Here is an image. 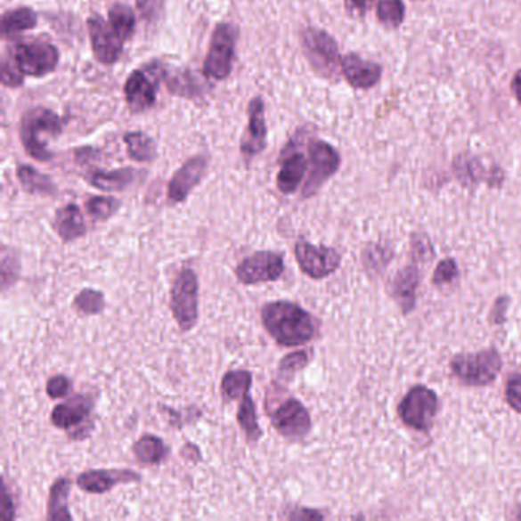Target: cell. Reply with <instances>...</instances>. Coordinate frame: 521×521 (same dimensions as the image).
<instances>
[{"instance_id":"6da1fadb","label":"cell","mask_w":521,"mask_h":521,"mask_svg":"<svg viewBox=\"0 0 521 521\" xmlns=\"http://www.w3.org/2000/svg\"><path fill=\"white\" fill-rule=\"evenodd\" d=\"M262 326L275 344L285 349H294L311 343L317 337V318L300 305L289 300L265 303L260 309Z\"/></svg>"},{"instance_id":"7a4b0ae2","label":"cell","mask_w":521,"mask_h":521,"mask_svg":"<svg viewBox=\"0 0 521 521\" xmlns=\"http://www.w3.org/2000/svg\"><path fill=\"white\" fill-rule=\"evenodd\" d=\"M170 309L183 333H189L199 322V277L191 268H183L173 280Z\"/></svg>"},{"instance_id":"3957f363","label":"cell","mask_w":521,"mask_h":521,"mask_svg":"<svg viewBox=\"0 0 521 521\" xmlns=\"http://www.w3.org/2000/svg\"><path fill=\"white\" fill-rule=\"evenodd\" d=\"M95 409V398L89 393H78L65 403L55 405L51 413V422L55 428L63 430L70 441H85L95 428L92 411Z\"/></svg>"},{"instance_id":"277c9868","label":"cell","mask_w":521,"mask_h":521,"mask_svg":"<svg viewBox=\"0 0 521 521\" xmlns=\"http://www.w3.org/2000/svg\"><path fill=\"white\" fill-rule=\"evenodd\" d=\"M61 132V119L48 109H33L23 117L20 140L28 155L40 162L51 161L53 153L48 151L42 134H57Z\"/></svg>"},{"instance_id":"5b68a950","label":"cell","mask_w":521,"mask_h":521,"mask_svg":"<svg viewBox=\"0 0 521 521\" xmlns=\"http://www.w3.org/2000/svg\"><path fill=\"white\" fill-rule=\"evenodd\" d=\"M285 269V254L264 249L243 257L234 268V274L240 285L258 286L279 281Z\"/></svg>"},{"instance_id":"8992f818","label":"cell","mask_w":521,"mask_h":521,"mask_svg":"<svg viewBox=\"0 0 521 521\" xmlns=\"http://www.w3.org/2000/svg\"><path fill=\"white\" fill-rule=\"evenodd\" d=\"M301 40L305 54L318 76L324 78H335L338 76V69L341 68L338 45L330 34L318 28H307Z\"/></svg>"},{"instance_id":"52a82bcc","label":"cell","mask_w":521,"mask_h":521,"mask_svg":"<svg viewBox=\"0 0 521 521\" xmlns=\"http://www.w3.org/2000/svg\"><path fill=\"white\" fill-rule=\"evenodd\" d=\"M266 414L271 419L273 428L288 441H301L311 433V414L300 399H283L274 409H268Z\"/></svg>"},{"instance_id":"ba28073f","label":"cell","mask_w":521,"mask_h":521,"mask_svg":"<svg viewBox=\"0 0 521 521\" xmlns=\"http://www.w3.org/2000/svg\"><path fill=\"white\" fill-rule=\"evenodd\" d=\"M307 153H309V175L301 193L305 199L315 196L318 190L322 189V183L338 172L339 164H341L338 151L324 141H311L307 147Z\"/></svg>"},{"instance_id":"9c48e42d","label":"cell","mask_w":521,"mask_h":521,"mask_svg":"<svg viewBox=\"0 0 521 521\" xmlns=\"http://www.w3.org/2000/svg\"><path fill=\"white\" fill-rule=\"evenodd\" d=\"M236 28L228 23L217 25L211 36L210 49L205 57L204 74L215 80L230 76L236 49Z\"/></svg>"},{"instance_id":"30bf717a","label":"cell","mask_w":521,"mask_h":521,"mask_svg":"<svg viewBox=\"0 0 521 521\" xmlns=\"http://www.w3.org/2000/svg\"><path fill=\"white\" fill-rule=\"evenodd\" d=\"M501 369V358L495 349L484 350L476 355L456 356L452 370L459 379L469 386H486L494 381Z\"/></svg>"},{"instance_id":"8fae6325","label":"cell","mask_w":521,"mask_h":521,"mask_svg":"<svg viewBox=\"0 0 521 521\" xmlns=\"http://www.w3.org/2000/svg\"><path fill=\"white\" fill-rule=\"evenodd\" d=\"M294 254L301 273L312 280L326 279L341 265V254L335 248L312 245L303 239L296 243Z\"/></svg>"},{"instance_id":"7c38bea8","label":"cell","mask_w":521,"mask_h":521,"mask_svg":"<svg viewBox=\"0 0 521 521\" xmlns=\"http://www.w3.org/2000/svg\"><path fill=\"white\" fill-rule=\"evenodd\" d=\"M14 61L25 76L44 77L55 69L59 51L45 40H28L14 48Z\"/></svg>"},{"instance_id":"4fadbf2b","label":"cell","mask_w":521,"mask_h":521,"mask_svg":"<svg viewBox=\"0 0 521 521\" xmlns=\"http://www.w3.org/2000/svg\"><path fill=\"white\" fill-rule=\"evenodd\" d=\"M142 480L138 471L130 468H100V469H86L78 474L76 484L83 493L87 494H106L119 484H138Z\"/></svg>"},{"instance_id":"5bb4252c","label":"cell","mask_w":521,"mask_h":521,"mask_svg":"<svg viewBox=\"0 0 521 521\" xmlns=\"http://www.w3.org/2000/svg\"><path fill=\"white\" fill-rule=\"evenodd\" d=\"M437 411V398L430 388H411L407 396L399 405L401 419L414 430H427L430 428L431 422L435 419Z\"/></svg>"},{"instance_id":"9a60e30c","label":"cell","mask_w":521,"mask_h":521,"mask_svg":"<svg viewBox=\"0 0 521 521\" xmlns=\"http://www.w3.org/2000/svg\"><path fill=\"white\" fill-rule=\"evenodd\" d=\"M208 161L205 156H194L185 162L178 172L173 175V178L167 187V199L170 204H181L189 198L196 185H199L207 173Z\"/></svg>"},{"instance_id":"2e32d148","label":"cell","mask_w":521,"mask_h":521,"mask_svg":"<svg viewBox=\"0 0 521 521\" xmlns=\"http://www.w3.org/2000/svg\"><path fill=\"white\" fill-rule=\"evenodd\" d=\"M89 36H91L92 49L97 60L102 65H112L118 60L123 49V40L118 34L113 31V28L104 22L100 16H92L87 22Z\"/></svg>"},{"instance_id":"e0dca14e","label":"cell","mask_w":521,"mask_h":521,"mask_svg":"<svg viewBox=\"0 0 521 521\" xmlns=\"http://www.w3.org/2000/svg\"><path fill=\"white\" fill-rule=\"evenodd\" d=\"M266 147V124H265L264 100L256 97L248 106V127L240 142V151L247 161L262 153Z\"/></svg>"},{"instance_id":"ac0fdd59","label":"cell","mask_w":521,"mask_h":521,"mask_svg":"<svg viewBox=\"0 0 521 521\" xmlns=\"http://www.w3.org/2000/svg\"><path fill=\"white\" fill-rule=\"evenodd\" d=\"M341 70L350 86L355 89H371L381 81L382 66L375 61L362 59L358 54L344 55L341 59Z\"/></svg>"},{"instance_id":"d6986e66","label":"cell","mask_w":521,"mask_h":521,"mask_svg":"<svg viewBox=\"0 0 521 521\" xmlns=\"http://www.w3.org/2000/svg\"><path fill=\"white\" fill-rule=\"evenodd\" d=\"M55 234L65 243L74 242L87 234V224L77 204H66L55 211L53 219Z\"/></svg>"},{"instance_id":"ffe728a7","label":"cell","mask_w":521,"mask_h":521,"mask_svg":"<svg viewBox=\"0 0 521 521\" xmlns=\"http://www.w3.org/2000/svg\"><path fill=\"white\" fill-rule=\"evenodd\" d=\"M124 94L132 112H144L156 102L155 87L141 70H134L130 74L126 81Z\"/></svg>"},{"instance_id":"44dd1931","label":"cell","mask_w":521,"mask_h":521,"mask_svg":"<svg viewBox=\"0 0 521 521\" xmlns=\"http://www.w3.org/2000/svg\"><path fill=\"white\" fill-rule=\"evenodd\" d=\"M307 172L306 156L300 151H292L281 161L279 175H277V189L280 193H296L300 189L301 183Z\"/></svg>"},{"instance_id":"7402d4cb","label":"cell","mask_w":521,"mask_h":521,"mask_svg":"<svg viewBox=\"0 0 521 521\" xmlns=\"http://www.w3.org/2000/svg\"><path fill=\"white\" fill-rule=\"evenodd\" d=\"M72 482L69 477L55 478L49 488L48 506H46V520L70 521L74 517L69 510V495Z\"/></svg>"},{"instance_id":"603a6c76","label":"cell","mask_w":521,"mask_h":521,"mask_svg":"<svg viewBox=\"0 0 521 521\" xmlns=\"http://www.w3.org/2000/svg\"><path fill=\"white\" fill-rule=\"evenodd\" d=\"M132 452L138 462L145 467H158L166 462L170 456V450L161 437L144 433L138 441L132 445Z\"/></svg>"},{"instance_id":"cb8c5ba5","label":"cell","mask_w":521,"mask_h":521,"mask_svg":"<svg viewBox=\"0 0 521 521\" xmlns=\"http://www.w3.org/2000/svg\"><path fill=\"white\" fill-rule=\"evenodd\" d=\"M134 168H118V170H92L87 173L86 181L91 183L94 189L102 190V191H123L130 187L134 181Z\"/></svg>"},{"instance_id":"d4e9b609","label":"cell","mask_w":521,"mask_h":521,"mask_svg":"<svg viewBox=\"0 0 521 521\" xmlns=\"http://www.w3.org/2000/svg\"><path fill=\"white\" fill-rule=\"evenodd\" d=\"M237 424L240 427L245 439L249 444H257L264 437V430L258 424L257 407L254 403L251 393H247L242 399L239 401L236 414Z\"/></svg>"},{"instance_id":"484cf974","label":"cell","mask_w":521,"mask_h":521,"mask_svg":"<svg viewBox=\"0 0 521 521\" xmlns=\"http://www.w3.org/2000/svg\"><path fill=\"white\" fill-rule=\"evenodd\" d=\"M253 379V371L245 370V369L225 371V375L221 379V396L224 403L240 401L242 396L251 390Z\"/></svg>"},{"instance_id":"4316f807","label":"cell","mask_w":521,"mask_h":521,"mask_svg":"<svg viewBox=\"0 0 521 521\" xmlns=\"http://www.w3.org/2000/svg\"><path fill=\"white\" fill-rule=\"evenodd\" d=\"M17 179L27 193L37 196H54L57 193L54 181L28 164L17 167Z\"/></svg>"},{"instance_id":"83f0119b","label":"cell","mask_w":521,"mask_h":521,"mask_svg":"<svg viewBox=\"0 0 521 521\" xmlns=\"http://www.w3.org/2000/svg\"><path fill=\"white\" fill-rule=\"evenodd\" d=\"M37 23V14L31 8H17L6 12L2 17V36L10 37L14 34L33 29Z\"/></svg>"},{"instance_id":"f1b7e54d","label":"cell","mask_w":521,"mask_h":521,"mask_svg":"<svg viewBox=\"0 0 521 521\" xmlns=\"http://www.w3.org/2000/svg\"><path fill=\"white\" fill-rule=\"evenodd\" d=\"M312 358H313L312 349L296 350L283 356L277 366V377L280 381H292V378L296 377L298 371L305 370L311 364Z\"/></svg>"},{"instance_id":"f546056e","label":"cell","mask_w":521,"mask_h":521,"mask_svg":"<svg viewBox=\"0 0 521 521\" xmlns=\"http://www.w3.org/2000/svg\"><path fill=\"white\" fill-rule=\"evenodd\" d=\"M72 309L78 312L80 315H86V317L100 315L106 309V297L102 290L85 288L74 297Z\"/></svg>"},{"instance_id":"4dcf8cb0","label":"cell","mask_w":521,"mask_h":521,"mask_svg":"<svg viewBox=\"0 0 521 521\" xmlns=\"http://www.w3.org/2000/svg\"><path fill=\"white\" fill-rule=\"evenodd\" d=\"M124 142L127 145V151L132 159L138 162H151L155 159V142L149 134L141 132H130L124 136Z\"/></svg>"},{"instance_id":"1f68e13d","label":"cell","mask_w":521,"mask_h":521,"mask_svg":"<svg viewBox=\"0 0 521 521\" xmlns=\"http://www.w3.org/2000/svg\"><path fill=\"white\" fill-rule=\"evenodd\" d=\"M109 22L113 31L118 34L119 38L126 42L134 36V12L132 8L123 4H117L109 10Z\"/></svg>"},{"instance_id":"d6a6232c","label":"cell","mask_w":521,"mask_h":521,"mask_svg":"<svg viewBox=\"0 0 521 521\" xmlns=\"http://www.w3.org/2000/svg\"><path fill=\"white\" fill-rule=\"evenodd\" d=\"M22 274V262L16 249L4 245L2 249V289L4 292L16 285Z\"/></svg>"},{"instance_id":"836d02e7","label":"cell","mask_w":521,"mask_h":521,"mask_svg":"<svg viewBox=\"0 0 521 521\" xmlns=\"http://www.w3.org/2000/svg\"><path fill=\"white\" fill-rule=\"evenodd\" d=\"M85 207L94 221L106 222L118 213L121 202L112 196H91Z\"/></svg>"},{"instance_id":"e575fe53","label":"cell","mask_w":521,"mask_h":521,"mask_svg":"<svg viewBox=\"0 0 521 521\" xmlns=\"http://www.w3.org/2000/svg\"><path fill=\"white\" fill-rule=\"evenodd\" d=\"M418 280L419 279H418L416 268L403 269V273L396 277L395 294H396V298L403 303V311H409L413 307Z\"/></svg>"},{"instance_id":"d590c367","label":"cell","mask_w":521,"mask_h":521,"mask_svg":"<svg viewBox=\"0 0 521 521\" xmlns=\"http://www.w3.org/2000/svg\"><path fill=\"white\" fill-rule=\"evenodd\" d=\"M377 17L382 27H401L405 19V5L403 0H379L377 5Z\"/></svg>"},{"instance_id":"8d00e7d4","label":"cell","mask_w":521,"mask_h":521,"mask_svg":"<svg viewBox=\"0 0 521 521\" xmlns=\"http://www.w3.org/2000/svg\"><path fill=\"white\" fill-rule=\"evenodd\" d=\"M72 388V381L65 375H55L46 381V395L51 399H63L68 396Z\"/></svg>"},{"instance_id":"74e56055","label":"cell","mask_w":521,"mask_h":521,"mask_svg":"<svg viewBox=\"0 0 521 521\" xmlns=\"http://www.w3.org/2000/svg\"><path fill=\"white\" fill-rule=\"evenodd\" d=\"M457 273H459V271H457V266L456 264H454V260L448 258V260H444V262H441V264L437 265L435 277H433V281H435L436 285L448 283V281H452V280L456 279Z\"/></svg>"},{"instance_id":"f35d334b","label":"cell","mask_w":521,"mask_h":521,"mask_svg":"<svg viewBox=\"0 0 521 521\" xmlns=\"http://www.w3.org/2000/svg\"><path fill=\"white\" fill-rule=\"evenodd\" d=\"M506 398L510 407L521 413V375L510 377L506 387Z\"/></svg>"},{"instance_id":"ab89813d","label":"cell","mask_w":521,"mask_h":521,"mask_svg":"<svg viewBox=\"0 0 521 521\" xmlns=\"http://www.w3.org/2000/svg\"><path fill=\"white\" fill-rule=\"evenodd\" d=\"M2 518L5 521L16 520V500L12 494V486L4 478V501H2Z\"/></svg>"},{"instance_id":"60d3db41","label":"cell","mask_w":521,"mask_h":521,"mask_svg":"<svg viewBox=\"0 0 521 521\" xmlns=\"http://www.w3.org/2000/svg\"><path fill=\"white\" fill-rule=\"evenodd\" d=\"M375 2L377 0H346L344 6L349 16L364 17Z\"/></svg>"},{"instance_id":"b9f144b4","label":"cell","mask_w":521,"mask_h":521,"mask_svg":"<svg viewBox=\"0 0 521 521\" xmlns=\"http://www.w3.org/2000/svg\"><path fill=\"white\" fill-rule=\"evenodd\" d=\"M161 0H138V10L147 20H153L159 17Z\"/></svg>"},{"instance_id":"7bdbcfd3","label":"cell","mask_w":521,"mask_h":521,"mask_svg":"<svg viewBox=\"0 0 521 521\" xmlns=\"http://www.w3.org/2000/svg\"><path fill=\"white\" fill-rule=\"evenodd\" d=\"M286 518H289V520H322L324 516L317 509L297 508V509L290 510Z\"/></svg>"},{"instance_id":"ee69618b","label":"cell","mask_w":521,"mask_h":521,"mask_svg":"<svg viewBox=\"0 0 521 521\" xmlns=\"http://www.w3.org/2000/svg\"><path fill=\"white\" fill-rule=\"evenodd\" d=\"M2 83L5 85V86H20L22 85V77L17 74L16 70L10 68L8 65V61L4 63V70H2Z\"/></svg>"},{"instance_id":"f6af8a7d","label":"cell","mask_w":521,"mask_h":521,"mask_svg":"<svg viewBox=\"0 0 521 521\" xmlns=\"http://www.w3.org/2000/svg\"><path fill=\"white\" fill-rule=\"evenodd\" d=\"M187 460L190 462H199L200 459H202V454H200L199 446L193 445V444H187V445L183 446V452H181Z\"/></svg>"},{"instance_id":"bcb514c9","label":"cell","mask_w":521,"mask_h":521,"mask_svg":"<svg viewBox=\"0 0 521 521\" xmlns=\"http://www.w3.org/2000/svg\"><path fill=\"white\" fill-rule=\"evenodd\" d=\"M512 92H514V95H516L517 102H520L521 104V69L517 70L516 76L512 78Z\"/></svg>"}]
</instances>
